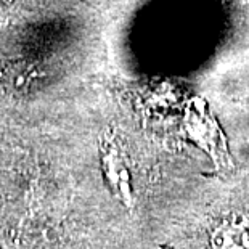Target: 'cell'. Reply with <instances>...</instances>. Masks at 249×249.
Listing matches in <instances>:
<instances>
[{
    "mask_svg": "<svg viewBox=\"0 0 249 249\" xmlns=\"http://www.w3.org/2000/svg\"><path fill=\"white\" fill-rule=\"evenodd\" d=\"M100 161H102V171L111 193L124 206L132 208L135 204V196L132 188L129 161L118 137L111 132H107L100 142Z\"/></svg>",
    "mask_w": 249,
    "mask_h": 249,
    "instance_id": "cell-1",
    "label": "cell"
},
{
    "mask_svg": "<svg viewBox=\"0 0 249 249\" xmlns=\"http://www.w3.org/2000/svg\"><path fill=\"white\" fill-rule=\"evenodd\" d=\"M209 245L211 249H249V214L222 217L209 233Z\"/></svg>",
    "mask_w": 249,
    "mask_h": 249,
    "instance_id": "cell-2",
    "label": "cell"
},
{
    "mask_svg": "<svg viewBox=\"0 0 249 249\" xmlns=\"http://www.w3.org/2000/svg\"><path fill=\"white\" fill-rule=\"evenodd\" d=\"M36 77H39L37 70L29 63H12L0 70V84L7 92L21 93L26 92Z\"/></svg>",
    "mask_w": 249,
    "mask_h": 249,
    "instance_id": "cell-3",
    "label": "cell"
}]
</instances>
